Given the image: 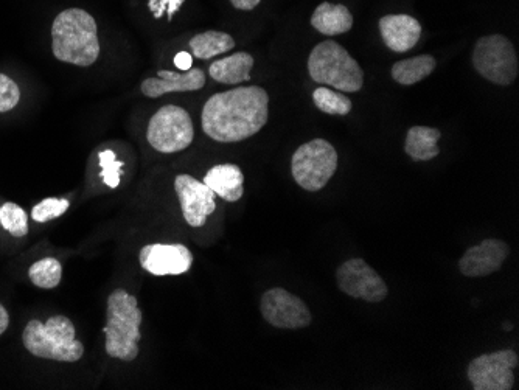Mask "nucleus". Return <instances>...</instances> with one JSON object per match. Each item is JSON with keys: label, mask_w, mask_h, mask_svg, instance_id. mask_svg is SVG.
Segmentation results:
<instances>
[{"label": "nucleus", "mask_w": 519, "mask_h": 390, "mask_svg": "<svg viewBox=\"0 0 519 390\" xmlns=\"http://www.w3.org/2000/svg\"><path fill=\"white\" fill-rule=\"evenodd\" d=\"M269 119L268 92L258 86L218 92L203 109V131L220 143H237L262 131Z\"/></svg>", "instance_id": "nucleus-1"}, {"label": "nucleus", "mask_w": 519, "mask_h": 390, "mask_svg": "<svg viewBox=\"0 0 519 390\" xmlns=\"http://www.w3.org/2000/svg\"><path fill=\"white\" fill-rule=\"evenodd\" d=\"M52 50L56 60L89 67L100 56L97 22L81 8H69L52 25Z\"/></svg>", "instance_id": "nucleus-2"}, {"label": "nucleus", "mask_w": 519, "mask_h": 390, "mask_svg": "<svg viewBox=\"0 0 519 390\" xmlns=\"http://www.w3.org/2000/svg\"><path fill=\"white\" fill-rule=\"evenodd\" d=\"M106 353L122 361H134L139 355L140 324L142 311L137 299L125 290H115L109 296L106 310Z\"/></svg>", "instance_id": "nucleus-3"}, {"label": "nucleus", "mask_w": 519, "mask_h": 390, "mask_svg": "<svg viewBox=\"0 0 519 390\" xmlns=\"http://www.w3.org/2000/svg\"><path fill=\"white\" fill-rule=\"evenodd\" d=\"M22 339L32 355L60 363H75L84 353L83 344L75 339V325L66 316L50 317L46 324L28 322Z\"/></svg>", "instance_id": "nucleus-4"}, {"label": "nucleus", "mask_w": 519, "mask_h": 390, "mask_svg": "<svg viewBox=\"0 0 519 390\" xmlns=\"http://www.w3.org/2000/svg\"><path fill=\"white\" fill-rule=\"evenodd\" d=\"M308 72L314 83L338 91L358 92L363 88V69L336 41L321 42L311 50Z\"/></svg>", "instance_id": "nucleus-5"}, {"label": "nucleus", "mask_w": 519, "mask_h": 390, "mask_svg": "<svg viewBox=\"0 0 519 390\" xmlns=\"http://www.w3.org/2000/svg\"><path fill=\"white\" fill-rule=\"evenodd\" d=\"M338 168V153L330 142L314 139L297 148L291 161V173L299 187L319 192L330 182Z\"/></svg>", "instance_id": "nucleus-6"}, {"label": "nucleus", "mask_w": 519, "mask_h": 390, "mask_svg": "<svg viewBox=\"0 0 519 390\" xmlns=\"http://www.w3.org/2000/svg\"><path fill=\"white\" fill-rule=\"evenodd\" d=\"M473 66L481 77L499 86H510L519 72L515 47L502 35L484 36L476 42Z\"/></svg>", "instance_id": "nucleus-7"}, {"label": "nucleus", "mask_w": 519, "mask_h": 390, "mask_svg": "<svg viewBox=\"0 0 519 390\" xmlns=\"http://www.w3.org/2000/svg\"><path fill=\"white\" fill-rule=\"evenodd\" d=\"M147 139L159 153L171 154L187 150L195 139L192 117L181 106L167 105L150 120Z\"/></svg>", "instance_id": "nucleus-8"}, {"label": "nucleus", "mask_w": 519, "mask_h": 390, "mask_svg": "<svg viewBox=\"0 0 519 390\" xmlns=\"http://www.w3.org/2000/svg\"><path fill=\"white\" fill-rule=\"evenodd\" d=\"M519 356L513 350L481 355L468 366V380L474 390H510L515 384Z\"/></svg>", "instance_id": "nucleus-9"}, {"label": "nucleus", "mask_w": 519, "mask_h": 390, "mask_svg": "<svg viewBox=\"0 0 519 390\" xmlns=\"http://www.w3.org/2000/svg\"><path fill=\"white\" fill-rule=\"evenodd\" d=\"M263 319L274 328L299 330L308 327L313 321L304 300L288 293L283 288H272L263 294L260 302Z\"/></svg>", "instance_id": "nucleus-10"}, {"label": "nucleus", "mask_w": 519, "mask_h": 390, "mask_svg": "<svg viewBox=\"0 0 519 390\" xmlns=\"http://www.w3.org/2000/svg\"><path fill=\"white\" fill-rule=\"evenodd\" d=\"M339 290L355 299L378 303L386 299L389 290L375 269L370 268L363 258H352L336 272Z\"/></svg>", "instance_id": "nucleus-11"}, {"label": "nucleus", "mask_w": 519, "mask_h": 390, "mask_svg": "<svg viewBox=\"0 0 519 390\" xmlns=\"http://www.w3.org/2000/svg\"><path fill=\"white\" fill-rule=\"evenodd\" d=\"M175 190L181 202L184 220L192 227L204 226L216 209V195L212 189L193 176L179 175L175 179Z\"/></svg>", "instance_id": "nucleus-12"}, {"label": "nucleus", "mask_w": 519, "mask_h": 390, "mask_svg": "<svg viewBox=\"0 0 519 390\" xmlns=\"http://www.w3.org/2000/svg\"><path fill=\"white\" fill-rule=\"evenodd\" d=\"M140 266L153 276H181L193 265V254L184 244H148L139 255Z\"/></svg>", "instance_id": "nucleus-13"}, {"label": "nucleus", "mask_w": 519, "mask_h": 390, "mask_svg": "<svg viewBox=\"0 0 519 390\" xmlns=\"http://www.w3.org/2000/svg\"><path fill=\"white\" fill-rule=\"evenodd\" d=\"M509 254V244L496 238H487L465 252L464 257L460 258L459 269L465 277L490 276L501 269Z\"/></svg>", "instance_id": "nucleus-14"}, {"label": "nucleus", "mask_w": 519, "mask_h": 390, "mask_svg": "<svg viewBox=\"0 0 519 390\" xmlns=\"http://www.w3.org/2000/svg\"><path fill=\"white\" fill-rule=\"evenodd\" d=\"M159 78H148L143 81L140 91L145 97L157 98L171 92H192L199 91L206 86V75L203 70L192 69L187 72H170V70H159L157 72Z\"/></svg>", "instance_id": "nucleus-15"}, {"label": "nucleus", "mask_w": 519, "mask_h": 390, "mask_svg": "<svg viewBox=\"0 0 519 390\" xmlns=\"http://www.w3.org/2000/svg\"><path fill=\"white\" fill-rule=\"evenodd\" d=\"M380 33L392 52L406 53L420 41L422 24L408 14H389L380 19Z\"/></svg>", "instance_id": "nucleus-16"}, {"label": "nucleus", "mask_w": 519, "mask_h": 390, "mask_svg": "<svg viewBox=\"0 0 519 390\" xmlns=\"http://www.w3.org/2000/svg\"><path fill=\"white\" fill-rule=\"evenodd\" d=\"M204 184L224 201L237 202L244 195V175L235 164H220L210 168L204 176Z\"/></svg>", "instance_id": "nucleus-17"}, {"label": "nucleus", "mask_w": 519, "mask_h": 390, "mask_svg": "<svg viewBox=\"0 0 519 390\" xmlns=\"http://www.w3.org/2000/svg\"><path fill=\"white\" fill-rule=\"evenodd\" d=\"M252 67L254 58L248 52H237L210 64L209 74L216 83L237 86L251 80Z\"/></svg>", "instance_id": "nucleus-18"}, {"label": "nucleus", "mask_w": 519, "mask_h": 390, "mask_svg": "<svg viewBox=\"0 0 519 390\" xmlns=\"http://www.w3.org/2000/svg\"><path fill=\"white\" fill-rule=\"evenodd\" d=\"M311 25L325 36L344 35L352 30L353 16L345 5L322 2L311 16Z\"/></svg>", "instance_id": "nucleus-19"}, {"label": "nucleus", "mask_w": 519, "mask_h": 390, "mask_svg": "<svg viewBox=\"0 0 519 390\" xmlns=\"http://www.w3.org/2000/svg\"><path fill=\"white\" fill-rule=\"evenodd\" d=\"M442 133L439 129L428 128V126H412L406 136L405 151L414 161H431L439 156L440 150L437 147Z\"/></svg>", "instance_id": "nucleus-20"}, {"label": "nucleus", "mask_w": 519, "mask_h": 390, "mask_svg": "<svg viewBox=\"0 0 519 390\" xmlns=\"http://www.w3.org/2000/svg\"><path fill=\"white\" fill-rule=\"evenodd\" d=\"M437 63L434 56L420 55L409 60L398 61L392 67V78L403 86H412L418 81L425 80L434 72Z\"/></svg>", "instance_id": "nucleus-21"}, {"label": "nucleus", "mask_w": 519, "mask_h": 390, "mask_svg": "<svg viewBox=\"0 0 519 390\" xmlns=\"http://www.w3.org/2000/svg\"><path fill=\"white\" fill-rule=\"evenodd\" d=\"M190 49L199 60H212L235 49V39L223 32H204L190 39Z\"/></svg>", "instance_id": "nucleus-22"}, {"label": "nucleus", "mask_w": 519, "mask_h": 390, "mask_svg": "<svg viewBox=\"0 0 519 390\" xmlns=\"http://www.w3.org/2000/svg\"><path fill=\"white\" fill-rule=\"evenodd\" d=\"M28 277L38 288L53 290L60 285L63 266L56 258H42L39 262L33 263L32 268L28 271Z\"/></svg>", "instance_id": "nucleus-23"}, {"label": "nucleus", "mask_w": 519, "mask_h": 390, "mask_svg": "<svg viewBox=\"0 0 519 390\" xmlns=\"http://www.w3.org/2000/svg\"><path fill=\"white\" fill-rule=\"evenodd\" d=\"M314 105L325 114L347 115L352 111V100L347 95L321 86L313 92Z\"/></svg>", "instance_id": "nucleus-24"}, {"label": "nucleus", "mask_w": 519, "mask_h": 390, "mask_svg": "<svg viewBox=\"0 0 519 390\" xmlns=\"http://www.w3.org/2000/svg\"><path fill=\"white\" fill-rule=\"evenodd\" d=\"M0 224L13 237L22 238L28 234L27 213L13 202H5L4 206L0 207Z\"/></svg>", "instance_id": "nucleus-25"}, {"label": "nucleus", "mask_w": 519, "mask_h": 390, "mask_svg": "<svg viewBox=\"0 0 519 390\" xmlns=\"http://www.w3.org/2000/svg\"><path fill=\"white\" fill-rule=\"evenodd\" d=\"M69 206L67 199L47 198L33 207L32 218L36 223H47L63 216Z\"/></svg>", "instance_id": "nucleus-26"}, {"label": "nucleus", "mask_w": 519, "mask_h": 390, "mask_svg": "<svg viewBox=\"0 0 519 390\" xmlns=\"http://www.w3.org/2000/svg\"><path fill=\"white\" fill-rule=\"evenodd\" d=\"M98 159H100V167H102L103 182L111 189H117L120 185V178H122V162L117 161L114 151L111 150L102 151Z\"/></svg>", "instance_id": "nucleus-27"}, {"label": "nucleus", "mask_w": 519, "mask_h": 390, "mask_svg": "<svg viewBox=\"0 0 519 390\" xmlns=\"http://www.w3.org/2000/svg\"><path fill=\"white\" fill-rule=\"evenodd\" d=\"M21 98L18 84L7 75L0 74V112H8L16 108Z\"/></svg>", "instance_id": "nucleus-28"}, {"label": "nucleus", "mask_w": 519, "mask_h": 390, "mask_svg": "<svg viewBox=\"0 0 519 390\" xmlns=\"http://www.w3.org/2000/svg\"><path fill=\"white\" fill-rule=\"evenodd\" d=\"M184 4V0H148V7L154 18L161 19L164 14H167L168 21L173 19L179 8Z\"/></svg>", "instance_id": "nucleus-29"}, {"label": "nucleus", "mask_w": 519, "mask_h": 390, "mask_svg": "<svg viewBox=\"0 0 519 390\" xmlns=\"http://www.w3.org/2000/svg\"><path fill=\"white\" fill-rule=\"evenodd\" d=\"M175 66L178 67L179 70H182V72H187V70L192 69V55L187 52H179L178 55L175 56Z\"/></svg>", "instance_id": "nucleus-30"}, {"label": "nucleus", "mask_w": 519, "mask_h": 390, "mask_svg": "<svg viewBox=\"0 0 519 390\" xmlns=\"http://www.w3.org/2000/svg\"><path fill=\"white\" fill-rule=\"evenodd\" d=\"M262 0H230V4L234 5L237 10L251 11L258 7Z\"/></svg>", "instance_id": "nucleus-31"}, {"label": "nucleus", "mask_w": 519, "mask_h": 390, "mask_svg": "<svg viewBox=\"0 0 519 390\" xmlns=\"http://www.w3.org/2000/svg\"><path fill=\"white\" fill-rule=\"evenodd\" d=\"M8 324H10V316H8L7 310L0 305V335H4Z\"/></svg>", "instance_id": "nucleus-32"}]
</instances>
